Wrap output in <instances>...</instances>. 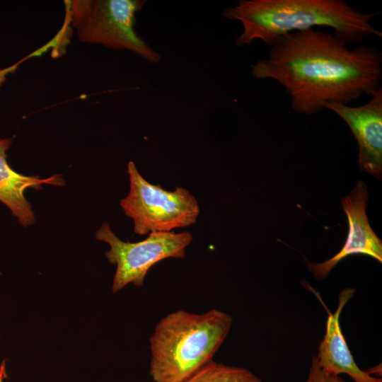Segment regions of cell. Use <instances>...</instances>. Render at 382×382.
I'll return each instance as SVG.
<instances>
[{
    "mask_svg": "<svg viewBox=\"0 0 382 382\" xmlns=\"http://www.w3.org/2000/svg\"><path fill=\"white\" fill-rule=\"evenodd\" d=\"M347 45L314 28L290 33L252 66V74L279 83L291 97L292 109L304 115L316 114L329 103L347 105L374 94L382 74L381 52Z\"/></svg>",
    "mask_w": 382,
    "mask_h": 382,
    "instance_id": "obj_1",
    "label": "cell"
},
{
    "mask_svg": "<svg viewBox=\"0 0 382 382\" xmlns=\"http://www.w3.org/2000/svg\"><path fill=\"white\" fill-rule=\"evenodd\" d=\"M378 13H360L342 0H241L223 12L224 17L242 24L236 40L238 47L255 40L271 47L286 34L316 26L330 27L337 38L356 43L371 35L382 37L371 23Z\"/></svg>",
    "mask_w": 382,
    "mask_h": 382,
    "instance_id": "obj_2",
    "label": "cell"
},
{
    "mask_svg": "<svg viewBox=\"0 0 382 382\" xmlns=\"http://www.w3.org/2000/svg\"><path fill=\"white\" fill-rule=\"evenodd\" d=\"M233 325L228 313L178 310L156 324L150 342L153 382H181L213 361Z\"/></svg>",
    "mask_w": 382,
    "mask_h": 382,
    "instance_id": "obj_3",
    "label": "cell"
},
{
    "mask_svg": "<svg viewBox=\"0 0 382 382\" xmlns=\"http://www.w3.org/2000/svg\"><path fill=\"white\" fill-rule=\"evenodd\" d=\"M145 3L144 0H74L70 3L71 22L82 42L129 50L155 64L161 60V55L134 29L136 13Z\"/></svg>",
    "mask_w": 382,
    "mask_h": 382,
    "instance_id": "obj_4",
    "label": "cell"
},
{
    "mask_svg": "<svg viewBox=\"0 0 382 382\" xmlns=\"http://www.w3.org/2000/svg\"><path fill=\"white\" fill-rule=\"evenodd\" d=\"M127 173L129 191L120 204L125 214L132 219L135 233L170 232L197 222L199 207L189 190L178 186L168 191L150 183L132 161L128 163Z\"/></svg>",
    "mask_w": 382,
    "mask_h": 382,
    "instance_id": "obj_5",
    "label": "cell"
},
{
    "mask_svg": "<svg viewBox=\"0 0 382 382\" xmlns=\"http://www.w3.org/2000/svg\"><path fill=\"white\" fill-rule=\"evenodd\" d=\"M96 237L110 245L105 254L108 262L117 267L112 286L113 293L129 283L142 286L154 265L167 258H183L186 248L192 241L188 231H170L153 232L143 241L125 242L115 236L106 222L96 231Z\"/></svg>",
    "mask_w": 382,
    "mask_h": 382,
    "instance_id": "obj_6",
    "label": "cell"
},
{
    "mask_svg": "<svg viewBox=\"0 0 382 382\" xmlns=\"http://www.w3.org/2000/svg\"><path fill=\"white\" fill-rule=\"evenodd\" d=\"M368 199L366 187L361 180L349 195L342 198L343 210L349 223L347 240L337 254L323 262L313 263L306 260L314 278H325L342 260L351 255H366L382 262V242L371 228L366 214Z\"/></svg>",
    "mask_w": 382,
    "mask_h": 382,
    "instance_id": "obj_7",
    "label": "cell"
},
{
    "mask_svg": "<svg viewBox=\"0 0 382 382\" xmlns=\"http://www.w3.org/2000/svg\"><path fill=\"white\" fill-rule=\"evenodd\" d=\"M366 104L351 107L329 103L325 108L335 112L349 127L359 145L358 164L361 170L381 178L382 171V88Z\"/></svg>",
    "mask_w": 382,
    "mask_h": 382,
    "instance_id": "obj_8",
    "label": "cell"
},
{
    "mask_svg": "<svg viewBox=\"0 0 382 382\" xmlns=\"http://www.w3.org/2000/svg\"><path fill=\"white\" fill-rule=\"evenodd\" d=\"M354 293L352 288L340 293L337 308L334 313H328L325 333L315 357L318 366L328 374H347L354 382H382L381 378L369 376L357 366L342 332L340 314Z\"/></svg>",
    "mask_w": 382,
    "mask_h": 382,
    "instance_id": "obj_9",
    "label": "cell"
},
{
    "mask_svg": "<svg viewBox=\"0 0 382 382\" xmlns=\"http://www.w3.org/2000/svg\"><path fill=\"white\" fill-rule=\"evenodd\" d=\"M12 142V138L0 139V201L10 209L20 225L27 227L34 224L35 217L31 204L25 197V190L32 187L37 190L44 184L62 186L64 181L59 174L41 179L14 171L6 160V151Z\"/></svg>",
    "mask_w": 382,
    "mask_h": 382,
    "instance_id": "obj_10",
    "label": "cell"
},
{
    "mask_svg": "<svg viewBox=\"0 0 382 382\" xmlns=\"http://www.w3.org/2000/svg\"><path fill=\"white\" fill-rule=\"evenodd\" d=\"M181 382H262L250 370L212 361Z\"/></svg>",
    "mask_w": 382,
    "mask_h": 382,
    "instance_id": "obj_11",
    "label": "cell"
},
{
    "mask_svg": "<svg viewBox=\"0 0 382 382\" xmlns=\"http://www.w3.org/2000/svg\"><path fill=\"white\" fill-rule=\"evenodd\" d=\"M306 382H347L340 376H332L325 372L318 364L316 357L311 359Z\"/></svg>",
    "mask_w": 382,
    "mask_h": 382,
    "instance_id": "obj_12",
    "label": "cell"
},
{
    "mask_svg": "<svg viewBox=\"0 0 382 382\" xmlns=\"http://www.w3.org/2000/svg\"><path fill=\"white\" fill-rule=\"evenodd\" d=\"M365 371L371 376L376 377L380 375L381 376V365H377L374 367L369 368L368 370H365Z\"/></svg>",
    "mask_w": 382,
    "mask_h": 382,
    "instance_id": "obj_13",
    "label": "cell"
},
{
    "mask_svg": "<svg viewBox=\"0 0 382 382\" xmlns=\"http://www.w3.org/2000/svg\"><path fill=\"white\" fill-rule=\"evenodd\" d=\"M1 372H0V382H4L3 377H1Z\"/></svg>",
    "mask_w": 382,
    "mask_h": 382,
    "instance_id": "obj_14",
    "label": "cell"
}]
</instances>
